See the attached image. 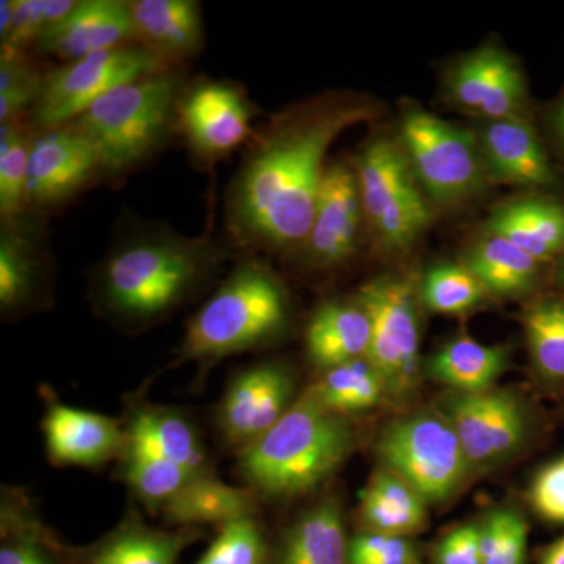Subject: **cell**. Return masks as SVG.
<instances>
[{
  "label": "cell",
  "instance_id": "17",
  "mask_svg": "<svg viewBox=\"0 0 564 564\" xmlns=\"http://www.w3.org/2000/svg\"><path fill=\"white\" fill-rule=\"evenodd\" d=\"M364 218L361 192L355 169L344 162L329 163L313 225L299 250L317 269H333L351 258Z\"/></svg>",
  "mask_w": 564,
  "mask_h": 564
},
{
  "label": "cell",
  "instance_id": "24",
  "mask_svg": "<svg viewBox=\"0 0 564 564\" xmlns=\"http://www.w3.org/2000/svg\"><path fill=\"white\" fill-rule=\"evenodd\" d=\"M0 564H70L69 545L44 524L25 489L2 486Z\"/></svg>",
  "mask_w": 564,
  "mask_h": 564
},
{
  "label": "cell",
  "instance_id": "42",
  "mask_svg": "<svg viewBox=\"0 0 564 564\" xmlns=\"http://www.w3.org/2000/svg\"><path fill=\"white\" fill-rule=\"evenodd\" d=\"M532 503L547 521L564 524V458L545 466L532 485Z\"/></svg>",
  "mask_w": 564,
  "mask_h": 564
},
{
  "label": "cell",
  "instance_id": "4",
  "mask_svg": "<svg viewBox=\"0 0 564 564\" xmlns=\"http://www.w3.org/2000/svg\"><path fill=\"white\" fill-rule=\"evenodd\" d=\"M289 299L276 274L242 259L185 326L176 364L203 366L272 344L288 328Z\"/></svg>",
  "mask_w": 564,
  "mask_h": 564
},
{
  "label": "cell",
  "instance_id": "11",
  "mask_svg": "<svg viewBox=\"0 0 564 564\" xmlns=\"http://www.w3.org/2000/svg\"><path fill=\"white\" fill-rule=\"evenodd\" d=\"M254 104L231 80L188 82L177 109V131L199 161L226 158L252 135Z\"/></svg>",
  "mask_w": 564,
  "mask_h": 564
},
{
  "label": "cell",
  "instance_id": "32",
  "mask_svg": "<svg viewBox=\"0 0 564 564\" xmlns=\"http://www.w3.org/2000/svg\"><path fill=\"white\" fill-rule=\"evenodd\" d=\"M117 473L133 499L139 500L152 514H161L162 508L198 475L180 464L129 445H126L118 459Z\"/></svg>",
  "mask_w": 564,
  "mask_h": 564
},
{
  "label": "cell",
  "instance_id": "41",
  "mask_svg": "<svg viewBox=\"0 0 564 564\" xmlns=\"http://www.w3.org/2000/svg\"><path fill=\"white\" fill-rule=\"evenodd\" d=\"M350 564H421V560L406 536L369 530L350 540Z\"/></svg>",
  "mask_w": 564,
  "mask_h": 564
},
{
  "label": "cell",
  "instance_id": "20",
  "mask_svg": "<svg viewBox=\"0 0 564 564\" xmlns=\"http://www.w3.org/2000/svg\"><path fill=\"white\" fill-rule=\"evenodd\" d=\"M448 88L462 109L488 121L518 117L525 96L521 70L497 47H484L463 58Z\"/></svg>",
  "mask_w": 564,
  "mask_h": 564
},
{
  "label": "cell",
  "instance_id": "7",
  "mask_svg": "<svg viewBox=\"0 0 564 564\" xmlns=\"http://www.w3.org/2000/svg\"><path fill=\"white\" fill-rule=\"evenodd\" d=\"M378 454L386 469L413 486L426 502L454 496L473 469L443 413H419L393 422L378 443Z\"/></svg>",
  "mask_w": 564,
  "mask_h": 564
},
{
  "label": "cell",
  "instance_id": "21",
  "mask_svg": "<svg viewBox=\"0 0 564 564\" xmlns=\"http://www.w3.org/2000/svg\"><path fill=\"white\" fill-rule=\"evenodd\" d=\"M122 425L129 447L161 456L195 474L214 473L202 433L181 410L131 397Z\"/></svg>",
  "mask_w": 564,
  "mask_h": 564
},
{
  "label": "cell",
  "instance_id": "31",
  "mask_svg": "<svg viewBox=\"0 0 564 564\" xmlns=\"http://www.w3.org/2000/svg\"><path fill=\"white\" fill-rule=\"evenodd\" d=\"M538 263L510 240L485 234L467 256L466 267L486 292L518 295L532 288Z\"/></svg>",
  "mask_w": 564,
  "mask_h": 564
},
{
  "label": "cell",
  "instance_id": "26",
  "mask_svg": "<svg viewBox=\"0 0 564 564\" xmlns=\"http://www.w3.org/2000/svg\"><path fill=\"white\" fill-rule=\"evenodd\" d=\"M372 325L356 302H329L318 307L306 329V350L322 372L343 364L367 358Z\"/></svg>",
  "mask_w": 564,
  "mask_h": 564
},
{
  "label": "cell",
  "instance_id": "29",
  "mask_svg": "<svg viewBox=\"0 0 564 564\" xmlns=\"http://www.w3.org/2000/svg\"><path fill=\"white\" fill-rule=\"evenodd\" d=\"M426 500L392 470H378L364 489L361 514L372 532L410 536L429 519Z\"/></svg>",
  "mask_w": 564,
  "mask_h": 564
},
{
  "label": "cell",
  "instance_id": "18",
  "mask_svg": "<svg viewBox=\"0 0 564 564\" xmlns=\"http://www.w3.org/2000/svg\"><path fill=\"white\" fill-rule=\"evenodd\" d=\"M135 43L131 11L122 0H82L35 44L41 55L65 63Z\"/></svg>",
  "mask_w": 564,
  "mask_h": 564
},
{
  "label": "cell",
  "instance_id": "8",
  "mask_svg": "<svg viewBox=\"0 0 564 564\" xmlns=\"http://www.w3.org/2000/svg\"><path fill=\"white\" fill-rule=\"evenodd\" d=\"M173 68L135 43L65 63L46 70L39 101L31 111L33 124L39 129L70 124L115 88Z\"/></svg>",
  "mask_w": 564,
  "mask_h": 564
},
{
  "label": "cell",
  "instance_id": "46",
  "mask_svg": "<svg viewBox=\"0 0 564 564\" xmlns=\"http://www.w3.org/2000/svg\"><path fill=\"white\" fill-rule=\"evenodd\" d=\"M562 276H563V282H564V261H563Z\"/></svg>",
  "mask_w": 564,
  "mask_h": 564
},
{
  "label": "cell",
  "instance_id": "27",
  "mask_svg": "<svg viewBox=\"0 0 564 564\" xmlns=\"http://www.w3.org/2000/svg\"><path fill=\"white\" fill-rule=\"evenodd\" d=\"M256 494L248 486L225 484L215 473L195 475L162 508L163 522L170 529L202 525L221 527L234 519L256 514Z\"/></svg>",
  "mask_w": 564,
  "mask_h": 564
},
{
  "label": "cell",
  "instance_id": "34",
  "mask_svg": "<svg viewBox=\"0 0 564 564\" xmlns=\"http://www.w3.org/2000/svg\"><path fill=\"white\" fill-rule=\"evenodd\" d=\"M32 131L22 120L0 124V217L25 214Z\"/></svg>",
  "mask_w": 564,
  "mask_h": 564
},
{
  "label": "cell",
  "instance_id": "45",
  "mask_svg": "<svg viewBox=\"0 0 564 564\" xmlns=\"http://www.w3.org/2000/svg\"><path fill=\"white\" fill-rule=\"evenodd\" d=\"M555 124L556 129H558L560 135H562L564 139V101L562 106H560L558 111H556Z\"/></svg>",
  "mask_w": 564,
  "mask_h": 564
},
{
  "label": "cell",
  "instance_id": "1",
  "mask_svg": "<svg viewBox=\"0 0 564 564\" xmlns=\"http://www.w3.org/2000/svg\"><path fill=\"white\" fill-rule=\"evenodd\" d=\"M373 117L369 104L332 98L270 122L245 152L226 198V225L242 250H295L313 225L325 159L340 133Z\"/></svg>",
  "mask_w": 564,
  "mask_h": 564
},
{
  "label": "cell",
  "instance_id": "9",
  "mask_svg": "<svg viewBox=\"0 0 564 564\" xmlns=\"http://www.w3.org/2000/svg\"><path fill=\"white\" fill-rule=\"evenodd\" d=\"M402 148L423 192L436 203L463 202L484 182L486 166L478 137L429 111H406Z\"/></svg>",
  "mask_w": 564,
  "mask_h": 564
},
{
  "label": "cell",
  "instance_id": "2",
  "mask_svg": "<svg viewBox=\"0 0 564 564\" xmlns=\"http://www.w3.org/2000/svg\"><path fill=\"white\" fill-rule=\"evenodd\" d=\"M229 256L214 237L129 220L93 274V307L121 332H147L206 291Z\"/></svg>",
  "mask_w": 564,
  "mask_h": 564
},
{
  "label": "cell",
  "instance_id": "36",
  "mask_svg": "<svg viewBox=\"0 0 564 564\" xmlns=\"http://www.w3.org/2000/svg\"><path fill=\"white\" fill-rule=\"evenodd\" d=\"M270 545L256 514L218 527L217 536L193 564H269Z\"/></svg>",
  "mask_w": 564,
  "mask_h": 564
},
{
  "label": "cell",
  "instance_id": "43",
  "mask_svg": "<svg viewBox=\"0 0 564 564\" xmlns=\"http://www.w3.org/2000/svg\"><path fill=\"white\" fill-rule=\"evenodd\" d=\"M436 564H481V525L458 527L436 547Z\"/></svg>",
  "mask_w": 564,
  "mask_h": 564
},
{
  "label": "cell",
  "instance_id": "30",
  "mask_svg": "<svg viewBox=\"0 0 564 564\" xmlns=\"http://www.w3.org/2000/svg\"><path fill=\"white\" fill-rule=\"evenodd\" d=\"M507 359L502 347L458 337L434 352L429 361V373L456 392H484L491 389L503 372Z\"/></svg>",
  "mask_w": 564,
  "mask_h": 564
},
{
  "label": "cell",
  "instance_id": "33",
  "mask_svg": "<svg viewBox=\"0 0 564 564\" xmlns=\"http://www.w3.org/2000/svg\"><path fill=\"white\" fill-rule=\"evenodd\" d=\"M310 392L326 410L347 417L377 406L383 399L386 386L373 364L362 358L325 370Z\"/></svg>",
  "mask_w": 564,
  "mask_h": 564
},
{
  "label": "cell",
  "instance_id": "6",
  "mask_svg": "<svg viewBox=\"0 0 564 564\" xmlns=\"http://www.w3.org/2000/svg\"><path fill=\"white\" fill-rule=\"evenodd\" d=\"M364 217L380 242L411 247L432 221V212L402 144L378 139L364 148L355 166Z\"/></svg>",
  "mask_w": 564,
  "mask_h": 564
},
{
  "label": "cell",
  "instance_id": "3",
  "mask_svg": "<svg viewBox=\"0 0 564 564\" xmlns=\"http://www.w3.org/2000/svg\"><path fill=\"white\" fill-rule=\"evenodd\" d=\"M356 433L306 389L289 413L237 452L240 477L256 496L285 499L313 491L347 462Z\"/></svg>",
  "mask_w": 564,
  "mask_h": 564
},
{
  "label": "cell",
  "instance_id": "23",
  "mask_svg": "<svg viewBox=\"0 0 564 564\" xmlns=\"http://www.w3.org/2000/svg\"><path fill=\"white\" fill-rule=\"evenodd\" d=\"M478 140L492 180L519 187H541L554 180L536 133L521 118L488 121Z\"/></svg>",
  "mask_w": 564,
  "mask_h": 564
},
{
  "label": "cell",
  "instance_id": "15",
  "mask_svg": "<svg viewBox=\"0 0 564 564\" xmlns=\"http://www.w3.org/2000/svg\"><path fill=\"white\" fill-rule=\"evenodd\" d=\"M52 296L50 252L35 214L2 220L0 228V313L18 318L43 310Z\"/></svg>",
  "mask_w": 564,
  "mask_h": 564
},
{
  "label": "cell",
  "instance_id": "10",
  "mask_svg": "<svg viewBox=\"0 0 564 564\" xmlns=\"http://www.w3.org/2000/svg\"><path fill=\"white\" fill-rule=\"evenodd\" d=\"M358 302L372 325L367 359L383 378L386 392L408 395L417 386L421 345L413 284L400 278H378L361 288Z\"/></svg>",
  "mask_w": 564,
  "mask_h": 564
},
{
  "label": "cell",
  "instance_id": "37",
  "mask_svg": "<svg viewBox=\"0 0 564 564\" xmlns=\"http://www.w3.org/2000/svg\"><path fill=\"white\" fill-rule=\"evenodd\" d=\"M525 333L538 370L564 380V302L536 304L525 315Z\"/></svg>",
  "mask_w": 564,
  "mask_h": 564
},
{
  "label": "cell",
  "instance_id": "14",
  "mask_svg": "<svg viewBox=\"0 0 564 564\" xmlns=\"http://www.w3.org/2000/svg\"><path fill=\"white\" fill-rule=\"evenodd\" d=\"M443 414L458 434L470 467L503 462L525 440L524 408L510 392H456L448 397Z\"/></svg>",
  "mask_w": 564,
  "mask_h": 564
},
{
  "label": "cell",
  "instance_id": "28",
  "mask_svg": "<svg viewBox=\"0 0 564 564\" xmlns=\"http://www.w3.org/2000/svg\"><path fill=\"white\" fill-rule=\"evenodd\" d=\"M486 234L510 240L534 261H545L564 248V209L544 199L508 203L494 212Z\"/></svg>",
  "mask_w": 564,
  "mask_h": 564
},
{
  "label": "cell",
  "instance_id": "12",
  "mask_svg": "<svg viewBox=\"0 0 564 564\" xmlns=\"http://www.w3.org/2000/svg\"><path fill=\"white\" fill-rule=\"evenodd\" d=\"M102 181L98 155L73 124L32 133L25 212L41 215L65 206Z\"/></svg>",
  "mask_w": 564,
  "mask_h": 564
},
{
  "label": "cell",
  "instance_id": "39",
  "mask_svg": "<svg viewBox=\"0 0 564 564\" xmlns=\"http://www.w3.org/2000/svg\"><path fill=\"white\" fill-rule=\"evenodd\" d=\"M46 70L29 55L0 57V124L22 120L39 101Z\"/></svg>",
  "mask_w": 564,
  "mask_h": 564
},
{
  "label": "cell",
  "instance_id": "35",
  "mask_svg": "<svg viewBox=\"0 0 564 564\" xmlns=\"http://www.w3.org/2000/svg\"><path fill=\"white\" fill-rule=\"evenodd\" d=\"M484 285L466 265L443 263L423 278V302L437 314H464L474 310L486 295Z\"/></svg>",
  "mask_w": 564,
  "mask_h": 564
},
{
  "label": "cell",
  "instance_id": "22",
  "mask_svg": "<svg viewBox=\"0 0 564 564\" xmlns=\"http://www.w3.org/2000/svg\"><path fill=\"white\" fill-rule=\"evenodd\" d=\"M135 44L174 68L195 58L204 46L202 7L195 0H133Z\"/></svg>",
  "mask_w": 564,
  "mask_h": 564
},
{
  "label": "cell",
  "instance_id": "25",
  "mask_svg": "<svg viewBox=\"0 0 564 564\" xmlns=\"http://www.w3.org/2000/svg\"><path fill=\"white\" fill-rule=\"evenodd\" d=\"M269 564H350L339 502L329 497L304 511L282 534Z\"/></svg>",
  "mask_w": 564,
  "mask_h": 564
},
{
  "label": "cell",
  "instance_id": "16",
  "mask_svg": "<svg viewBox=\"0 0 564 564\" xmlns=\"http://www.w3.org/2000/svg\"><path fill=\"white\" fill-rule=\"evenodd\" d=\"M43 400L41 429L54 466L98 469L120 459L128 443L122 422L62 403L47 388H43Z\"/></svg>",
  "mask_w": 564,
  "mask_h": 564
},
{
  "label": "cell",
  "instance_id": "44",
  "mask_svg": "<svg viewBox=\"0 0 564 564\" xmlns=\"http://www.w3.org/2000/svg\"><path fill=\"white\" fill-rule=\"evenodd\" d=\"M541 564H564V538L551 545L541 560Z\"/></svg>",
  "mask_w": 564,
  "mask_h": 564
},
{
  "label": "cell",
  "instance_id": "5",
  "mask_svg": "<svg viewBox=\"0 0 564 564\" xmlns=\"http://www.w3.org/2000/svg\"><path fill=\"white\" fill-rule=\"evenodd\" d=\"M188 80L182 68L162 70L115 88L70 122L91 144L102 181L144 165L177 131V109Z\"/></svg>",
  "mask_w": 564,
  "mask_h": 564
},
{
  "label": "cell",
  "instance_id": "13",
  "mask_svg": "<svg viewBox=\"0 0 564 564\" xmlns=\"http://www.w3.org/2000/svg\"><path fill=\"white\" fill-rule=\"evenodd\" d=\"M299 397L295 378L284 364L261 362L240 370L218 403L215 422L221 440L237 454L272 430Z\"/></svg>",
  "mask_w": 564,
  "mask_h": 564
},
{
  "label": "cell",
  "instance_id": "19",
  "mask_svg": "<svg viewBox=\"0 0 564 564\" xmlns=\"http://www.w3.org/2000/svg\"><path fill=\"white\" fill-rule=\"evenodd\" d=\"M204 538L202 529H158L129 508L109 533L84 547H70V564H180L185 549Z\"/></svg>",
  "mask_w": 564,
  "mask_h": 564
},
{
  "label": "cell",
  "instance_id": "40",
  "mask_svg": "<svg viewBox=\"0 0 564 564\" xmlns=\"http://www.w3.org/2000/svg\"><path fill=\"white\" fill-rule=\"evenodd\" d=\"M527 534L518 511H494L481 525V564H525Z\"/></svg>",
  "mask_w": 564,
  "mask_h": 564
},
{
  "label": "cell",
  "instance_id": "38",
  "mask_svg": "<svg viewBox=\"0 0 564 564\" xmlns=\"http://www.w3.org/2000/svg\"><path fill=\"white\" fill-rule=\"evenodd\" d=\"M76 7L74 0H13V20L0 36V57L29 55L40 36Z\"/></svg>",
  "mask_w": 564,
  "mask_h": 564
}]
</instances>
